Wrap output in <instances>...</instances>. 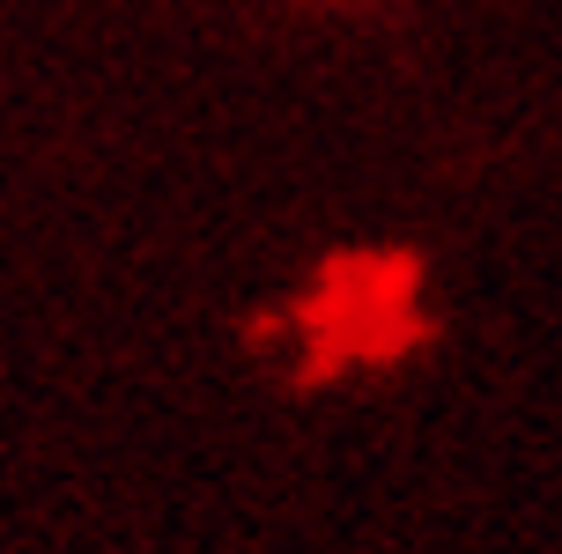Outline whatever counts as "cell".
<instances>
[{
    "label": "cell",
    "instance_id": "obj_1",
    "mask_svg": "<svg viewBox=\"0 0 562 554\" xmlns=\"http://www.w3.org/2000/svg\"><path fill=\"white\" fill-rule=\"evenodd\" d=\"M311 348V377L340 362H385L422 340V304H415V259L407 251H348L334 259L318 289L296 310Z\"/></svg>",
    "mask_w": 562,
    "mask_h": 554
}]
</instances>
